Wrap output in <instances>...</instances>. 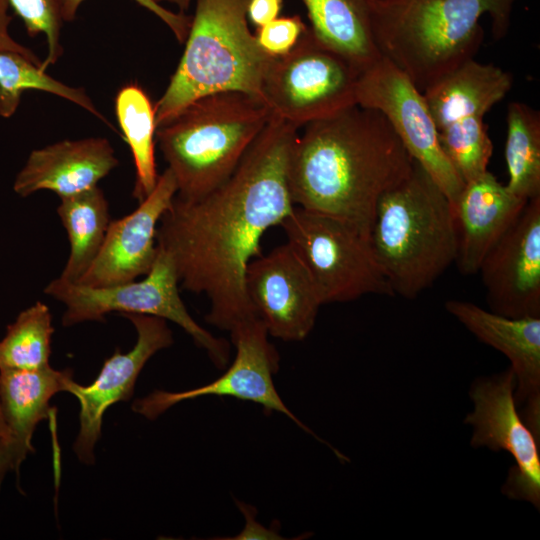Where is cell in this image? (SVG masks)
Here are the masks:
<instances>
[{"label":"cell","instance_id":"6da1fadb","mask_svg":"<svg viewBox=\"0 0 540 540\" xmlns=\"http://www.w3.org/2000/svg\"><path fill=\"white\" fill-rule=\"evenodd\" d=\"M298 127L271 115L219 187L196 200L174 197L157 227V246L172 259L181 288L205 294L206 321L230 332L257 318L245 291L248 264L261 256L267 230L296 206L288 160Z\"/></svg>","mask_w":540,"mask_h":540},{"label":"cell","instance_id":"7a4b0ae2","mask_svg":"<svg viewBox=\"0 0 540 540\" xmlns=\"http://www.w3.org/2000/svg\"><path fill=\"white\" fill-rule=\"evenodd\" d=\"M303 127L288 160L294 204L369 238L380 197L407 177L414 160L375 109L356 104Z\"/></svg>","mask_w":540,"mask_h":540},{"label":"cell","instance_id":"3957f363","mask_svg":"<svg viewBox=\"0 0 540 540\" xmlns=\"http://www.w3.org/2000/svg\"><path fill=\"white\" fill-rule=\"evenodd\" d=\"M518 0H368L374 42L382 57L423 93L474 59L484 39L483 15L503 38Z\"/></svg>","mask_w":540,"mask_h":540},{"label":"cell","instance_id":"277c9868","mask_svg":"<svg viewBox=\"0 0 540 540\" xmlns=\"http://www.w3.org/2000/svg\"><path fill=\"white\" fill-rule=\"evenodd\" d=\"M369 241L392 290L417 297L455 263L453 207L415 161L410 173L379 199Z\"/></svg>","mask_w":540,"mask_h":540},{"label":"cell","instance_id":"5b68a950","mask_svg":"<svg viewBox=\"0 0 540 540\" xmlns=\"http://www.w3.org/2000/svg\"><path fill=\"white\" fill-rule=\"evenodd\" d=\"M249 1L195 0L183 55L154 105L157 127L210 94L236 91L263 101V81L274 57L259 47L248 26Z\"/></svg>","mask_w":540,"mask_h":540},{"label":"cell","instance_id":"8992f818","mask_svg":"<svg viewBox=\"0 0 540 540\" xmlns=\"http://www.w3.org/2000/svg\"><path fill=\"white\" fill-rule=\"evenodd\" d=\"M260 99L229 91L203 96L157 127L156 140L182 200L199 199L234 172L267 125Z\"/></svg>","mask_w":540,"mask_h":540},{"label":"cell","instance_id":"52a82bcc","mask_svg":"<svg viewBox=\"0 0 540 540\" xmlns=\"http://www.w3.org/2000/svg\"><path fill=\"white\" fill-rule=\"evenodd\" d=\"M151 270L139 281L93 287L72 283L60 277L52 280L44 292L65 305L64 326L87 321H103L112 312L151 315L172 321L204 349L214 365L221 369L229 362V343L215 337L189 314L179 293V279L171 257L157 246Z\"/></svg>","mask_w":540,"mask_h":540},{"label":"cell","instance_id":"ba28073f","mask_svg":"<svg viewBox=\"0 0 540 540\" xmlns=\"http://www.w3.org/2000/svg\"><path fill=\"white\" fill-rule=\"evenodd\" d=\"M312 278L322 304L368 294L393 295L369 238L346 222L295 206L280 224Z\"/></svg>","mask_w":540,"mask_h":540},{"label":"cell","instance_id":"9c48e42d","mask_svg":"<svg viewBox=\"0 0 540 540\" xmlns=\"http://www.w3.org/2000/svg\"><path fill=\"white\" fill-rule=\"evenodd\" d=\"M360 73L308 27L290 52L273 58L262 99L272 115L300 128L356 105Z\"/></svg>","mask_w":540,"mask_h":540},{"label":"cell","instance_id":"30bf717a","mask_svg":"<svg viewBox=\"0 0 540 540\" xmlns=\"http://www.w3.org/2000/svg\"><path fill=\"white\" fill-rule=\"evenodd\" d=\"M357 104L381 112L411 158L420 165L451 205L464 182L445 155L424 95L408 76L381 57L360 73Z\"/></svg>","mask_w":540,"mask_h":540},{"label":"cell","instance_id":"8fae6325","mask_svg":"<svg viewBox=\"0 0 540 540\" xmlns=\"http://www.w3.org/2000/svg\"><path fill=\"white\" fill-rule=\"evenodd\" d=\"M515 377L510 368L476 378L469 395L474 409L464 423L472 427L473 448L506 451L514 459L502 485L513 500L540 508V441L523 422L514 399Z\"/></svg>","mask_w":540,"mask_h":540},{"label":"cell","instance_id":"7c38bea8","mask_svg":"<svg viewBox=\"0 0 540 540\" xmlns=\"http://www.w3.org/2000/svg\"><path fill=\"white\" fill-rule=\"evenodd\" d=\"M235 357L227 370L206 385L182 392L157 390L133 404V410L155 419L173 405L202 396L233 397L279 412L306 432L318 438L286 406L275 388L273 376L279 370V354L270 343L264 324L258 319L245 321L230 331Z\"/></svg>","mask_w":540,"mask_h":540},{"label":"cell","instance_id":"4fadbf2b","mask_svg":"<svg viewBox=\"0 0 540 540\" xmlns=\"http://www.w3.org/2000/svg\"><path fill=\"white\" fill-rule=\"evenodd\" d=\"M245 291L269 336L302 341L312 331L323 305L304 264L282 244L254 258L245 273Z\"/></svg>","mask_w":540,"mask_h":540},{"label":"cell","instance_id":"5bb4252c","mask_svg":"<svg viewBox=\"0 0 540 540\" xmlns=\"http://www.w3.org/2000/svg\"><path fill=\"white\" fill-rule=\"evenodd\" d=\"M478 272L491 311L511 318L540 317V196L526 202Z\"/></svg>","mask_w":540,"mask_h":540},{"label":"cell","instance_id":"9a60e30c","mask_svg":"<svg viewBox=\"0 0 540 540\" xmlns=\"http://www.w3.org/2000/svg\"><path fill=\"white\" fill-rule=\"evenodd\" d=\"M121 315L136 329L134 347L124 354L117 349L106 359L92 384L82 386L72 379L66 388V392L73 394L80 403V430L73 448L79 460L86 464L94 462V446L101 435L105 411L118 401L128 400L146 362L173 344L167 320L142 314Z\"/></svg>","mask_w":540,"mask_h":540},{"label":"cell","instance_id":"2e32d148","mask_svg":"<svg viewBox=\"0 0 540 540\" xmlns=\"http://www.w3.org/2000/svg\"><path fill=\"white\" fill-rule=\"evenodd\" d=\"M176 193L174 176L166 168L153 191L134 211L110 222L98 255L77 283L103 287L145 276L157 256L158 224Z\"/></svg>","mask_w":540,"mask_h":540},{"label":"cell","instance_id":"e0dca14e","mask_svg":"<svg viewBox=\"0 0 540 540\" xmlns=\"http://www.w3.org/2000/svg\"><path fill=\"white\" fill-rule=\"evenodd\" d=\"M445 308L481 342L508 358L516 407L540 441V317H506L462 300H448Z\"/></svg>","mask_w":540,"mask_h":540},{"label":"cell","instance_id":"ac0fdd59","mask_svg":"<svg viewBox=\"0 0 540 540\" xmlns=\"http://www.w3.org/2000/svg\"><path fill=\"white\" fill-rule=\"evenodd\" d=\"M119 164L106 138L62 140L33 150L17 174L13 190L27 197L41 190L60 198L88 191Z\"/></svg>","mask_w":540,"mask_h":540},{"label":"cell","instance_id":"d6986e66","mask_svg":"<svg viewBox=\"0 0 540 540\" xmlns=\"http://www.w3.org/2000/svg\"><path fill=\"white\" fill-rule=\"evenodd\" d=\"M527 201L514 195L488 170L464 183L452 205L458 237L455 263L462 274L478 272L485 254Z\"/></svg>","mask_w":540,"mask_h":540},{"label":"cell","instance_id":"ffe728a7","mask_svg":"<svg viewBox=\"0 0 540 540\" xmlns=\"http://www.w3.org/2000/svg\"><path fill=\"white\" fill-rule=\"evenodd\" d=\"M72 379L69 369L59 371L50 365L33 370L0 367V410L19 468L33 451L32 436L49 413L50 399L66 392Z\"/></svg>","mask_w":540,"mask_h":540},{"label":"cell","instance_id":"44dd1931","mask_svg":"<svg viewBox=\"0 0 540 540\" xmlns=\"http://www.w3.org/2000/svg\"><path fill=\"white\" fill-rule=\"evenodd\" d=\"M513 77L492 64L471 59L423 91L437 130L484 115L510 91Z\"/></svg>","mask_w":540,"mask_h":540},{"label":"cell","instance_id":"7402d4cb","mask_svg":"<svg viewBox=\"0 0 540 540\" xmlns=\"http://www.w3.org/2000/svg\"><path fill=\"white\" fill-rule=\"evenodd\" d=\"M313 34L361 72L382 56L374 42L368 0H301Z\"/></svg>","mask_w":540,"mask_h":540},{"label":"cell","instance_id":"603a6c76","mask_svg":"<svg viewBox=\"0 0 540 540\" xmlns=\"http://www.w3.org/2000/svg\"><path fill=\"white\" fill-rule=\"evenodd\" d=\"M57 214L70 243V254L60 278L77 283L95 260L105 239L111 222L108 201L96 186L60 198Z\"/></svg>","mask_w":540,"mask_h":540},{"label":"cell","instance_id":"cb8c5ba5","mask_svg":"<svg viewBox=\"0 0 540 540\" xmlns=\"http://www.w3.org/2000/svg\"><path fill=\"white\" fill-rule=\"evenodd\" d=\"M115 113L133 157L136 174L133 197L140 202L153 191L159 177L155 162V107L141 86L130 83L118 91Z\"/></svg>","mask_w":540,"mask_h":540},{"label":"cell","instance_id":"d4e9b609","mask_svg":"<svg viewBox=\"0 0 540 540\" xmlns=\"http://www.w3.org/2000/svg\"><path fill=\"white\" fill-rule=\"evenodd\" d=\"M506 187L524 200L540 196V114L522 102L507 109Z\"/></svg>","mask_w":540,"mask_h":540},{"label":"cell","instance_id":"484cf974","mask_svg":"<svg viewBox=\"0 0 540 540\" xmlns=\"http://www.w3.org/2000/svg\"><path fill=\"white\" fill-rule=\"evenodd\" d=\"M44 91L85 109L113 129L83 88L68 86L46 73L43 65L14 51H0V116L9 118L26 90Z\"/></svg>","mask_w":540,"mask_h":540},{"label":"cell","instance_id":"4316f807","mask_svg":"<svg viewBox=\"0 0 540 540\" xmlns=\"http://www.w3.org/2000/svg\"><path fill=\"white\" fill-rule=\"evenodd\" d=\"M52 316L38 301L19 313L0 341V367L33 370L49 366Z\"/></svg>","mask_w":540,"mask_h":540},{"label":"cell","instance_id":"83f0119b","mask_svg":"<svg viewBox=\"0 0 540 540\" xmlns=\"http://www.w3.org/2000/svg\"><path fill=\"white\" fill-rule=\"evenodd\" d=\"M440 145L463 182L488 169L493 145L483 118L456 121L438 131Z\"/></svg>","mask_w":540,"mask_h":540},{"label":"cell","instance_id":"f1b7e54d","mask_svg":"<svg viewBox=\"0 0 540 540\" xmlns=\"http://www.w3.org/2000/svg\"><path fill=\"white\" fill-rule=\"evenodd\" d=\"M66 0H8L10 8L23 21L31 37L43 34L48 52L43 68L56 63L63 54L61 30Z\"/></svg>","mask_w":540,"mask_h":540},{"label":"cell","instance_id":"f546056e","mask_svg":"<svg viewBox=\"0 0 540 540\" xmlns=\"http://www.w3.org/2000/svg\"><path fill=\"white\" fill-rule=\"evenodd\" d=\"M308 29L300 16L278 17L267 25L257 28L255 35L259 47L272 57L290 52Z\"/></svg>","mask_w":540,"mask_h":540},{"label":"cell","instance_id":"4dcf8cb0","mask_svg":"<svg viewBox=\"0 0 540 540\" xmlns=\"http://www.w3.org/2000/svg\"><path fill=\"white\" fill-rule=\"evenodd\" d=\"M84 1L86 0L65 1L63 9L64 22H71L75 19L78 9ZM133 1L158 17L171 30L178 42H185L190 28L191 16L185 12H173L152 0Z\"/></svg>","mask_w":540,"mask_h":540},{"label":"cell","instance_id":"1f68e13d","mask_svg":"<svg viewBox=\"0 0 540 540\" xmlns=\"http://www.w3.org/2000/svg\"><path fill=\"white\" fill-rule=\"evenodd\" d=\"M283 0H250L247 18L257 28L263 27L279 17Z\"/></svg>","mask_w":540,"mask_h":540},{"label":"cell","instance_id":"d6a6232c","mask_svg":"<svg viewBox=\"0 0 540 540\" xmlns=\"http://www.w3.org/2000/svg\"><path fill=\"white\" fill-rule=\"evenodd\" d=\"M9 8L10 6L8 0H0V51L18 52L35 62H39L40 59L33 53V51L16 42L11 37L8 30L12 19L8 13Z\"/></svg>","mask_w":540,"mask_h":540},{"label":"cell","instance_id":"836d02e7","mask_svg":"<svg viewBox=\"0 0 540 540\" xmlns=\"http://www.w3.org/2000/svg\"><path fill=\"white\" fill-rule=\"evenodd\" d=\"M11 470L18 473L19 467L9 439L0 435V487L6 474Z\"/></svg>","mask_w":540,"mask_h":540},{"label":"cell","instance_id":"e575fe53","mask_svg":"<svg viewBox=\"0 0 540 540\" xmlns=\"http://www.w3.org/2000/svg\"><path fill=\"white\" fill-rule=\"evenodd\" d=\"M157 4L163 5V3H171L178 7L180 12H185L193 0H152Z\"/></svg>","mask_w":540,"mask_h":540},{"label":"cell","instance_id":"d590c367","mask_svg":"<svg viewBox=\"0 0 540 540\" xmlns=\"http://www.w3.org/2000/svg\"><path fill=\"white\" fill-rule=\"evenodd\" d=\"M0 435L10 440L9 431L3 419L1 410H0Z\"/></svg>","mask_w":540,"mask_h":540},{"label":"cell","instance_id":"8d00e7d4","mask_svg":"<svg viewBox=\"0 0 540 540\" xmlns=\"http://www.w3.org/2000/svg\"><path fill=\"white\" fill-rule=\"evenodd\" d=\"M377 1H385V0H377Z\"/></svg>","mask_w":540,"mask_h":540}]
</instances>
